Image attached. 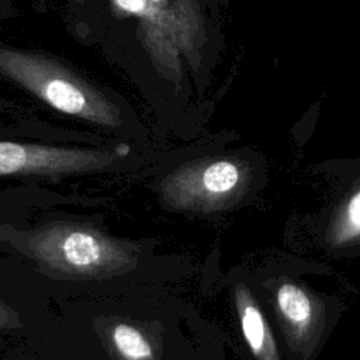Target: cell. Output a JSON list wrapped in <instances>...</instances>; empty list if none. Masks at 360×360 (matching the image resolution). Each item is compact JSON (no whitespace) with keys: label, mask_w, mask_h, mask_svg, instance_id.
Instances as JSON below:
<instances>
[{"label":"cell","mask_w":360,"mask_h":360,"mask_svg":"<svg viewBox=\"0 0 360 360\" xmlns=\"http://www.w3.org/2000/svg\"><path fill=\"white\" fill-rule=\"evenodd\" d=\"M0 79L63 115L118 131L131 108L117 91L87 79L60 58L0 41Z\"/></svg>","instance_id":"obj_2"},{"label":"cell","mask_w":360,"mask_h":360,"mask_svg":"<svg viewBox=\"0 0 360 360\" xmlns=\"http://www.w3.org/2000/svg\"><path fill=\"white\" fill-rule=\"evenodd\" d=\"M266 301L295 360L316 356L326 333V307L305 284L288 278H274L266 287Z\"/></svg>","instance_id":"obj_6"},{"label":"cell","mask_w":360,"mask_h":360,"mask_svg":"<svg viewBox=\"0 0 360 360\" xmlns=\"http://www.w3.org/2000/svg\"><path fill=\"white\" fill-rule=\"evenodd\" d=\"M131 153L128 143L111 148L56 146L0 141V176H60L98 172Z\"/></svg>","instance_id":"obj_5"},{"label":"cell","mask_w":360,"mask_h":360,"mask_svg":"<svg viewBox=\"0 0 360 360\" xmlns=\"http://www.w3.org/2000/svg\"><path fill=\"white\" fill-rule=\"evenodd\" d=\"M6 1H11V0H0V11L6 10Z\"/></svg>","instance_id":"obj_12"},{"label":"cell","mask_w":360,"mask_h":360,"mask_svg":"<svg viewBox=\"0 0 360 360\" xmlns=\"http://www.w3.org/2000/svg\"><path fill=\"white\" fill-rule=\"evenodd\" d=\"M66 28L84 45H94L98 32L103 0H60Z\"/></svg>","instance_id":"obj_10"},{"label":"cell","mask_w":360,"mask_h":360,"mask_svg":"<svg viewBox=\"0 0 360 360\" xmlns=\"http://www.w3.org/2000/svg\"><path fill=\"white\" fill-rule=\"evenodd\" d=\"M259 158L252 152L222 153L183 163L160 184V200L170 210L214 212L245 195L256 177Z\"/></svg>","instance_id":"obj_4"},{"label":"cell","mask_w":360,"mask_h":360,"mask_svg":"<svg viewBox=\"0 0 360 360\" xmlns=\"http://www.w3.org/2000/svg\"><path fill=\"white\" fill-rule=\"evenodd\" d=\"M21 325L18 314L8 307L6 302L0 301V329H13Z\"/></svg>","instance_id":"obj_11"},{"label":"cell","mask_w":360,"mask_h":360,"mask_svg":"<svg viewBox=\"0 0 360 360\" xmlns=\"http://www.w3.org/2000/svg\"><path fill=\"white\" fill-rule=\"evenodd\" d=\"M108 345L117 360H156L149 335L131 322H115L108 329Z\"/></svg>","instance_id":"obj_9"},{"label":"cell","mask_w":360,"mask_h":360,"mask_svg":"<svg viewBox=\"0 0 360 360\" xmlns=\"http://www.w3.org/2000/svg\"><path fill=\"white\" fill-rule=\"evenodd\" d=\"M233 302L245 343L255 360H281L271 326L255 294L245 283L233 287Z\"/></svg>","instance_id":"obj_7"},{"label":"cell","mask_w":360,"mask_h":360,"mask_svg":"<svg viewBox=\"0 0 360 360\" xmlns=\"http://www.w3.org/2000/svg\"><path fill=\"white\" fill-rule=\"evenodd\" d=\"M226 0H103L94 45L152 101L202 98L225 46Z\"/></svg>","instance_id":"obj_1"},{"label":"cell","mask_w":360,"mask_h":360,"mask_svg":"<svg viewBox=\"0 0 360 360\" xmlns=\"http://www.w3.org/2000/svg\"><path fill=\"white\" fill-rule=\"evenodd\" d=\"M330 210L323 226V240L333 250L360 246V176Z\"/></svg>","instance_id":"obj_8"},{"label":"cell","mask_w":360,"mask_h":360,"mask_svg":"<svg viewBox=\"0 0 360 360\" xmlns=\"http://www.w3.org/2000/svg\"><path fill=\"white\" fill-rule=\"evenodd\" d=\"M21 249L49 273L65 278H107L138 266L134 245L76 222L46 224L25 235Z\"/></svg>","instance_id":"obj_3"}]
</instances>
